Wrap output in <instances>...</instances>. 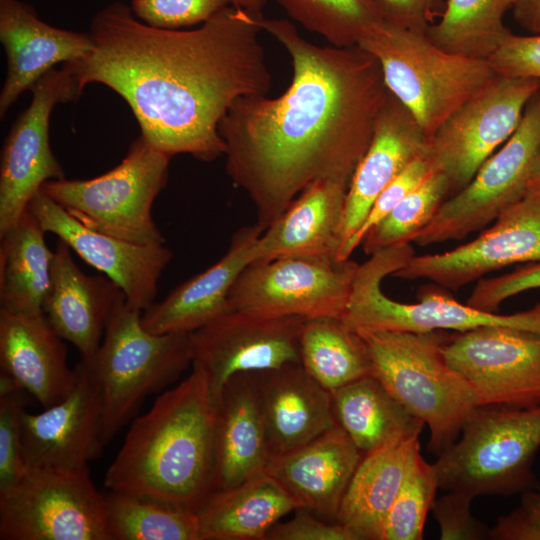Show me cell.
Listing matches in <instances>:
<instances>
[{"label": "cell", "instance_id": "6da1fadb", "mask_svg": "<svg viewBox=\"0 0 540 540\" xmlns=\"http://www.w3.org/2000/svg\"><path fill=\"white\" fill-rule=\"evenodd\" d=\"M286 49L290 85L238 98L219 124L226 171L264 231L316 180L350 184L389 95L378 60L359 46H319L286 19L260 18Z\"/></svg>", "mask_w": 540, "mask_h": 540}, {"label": "cell", "instance_id": "7a4b0ae2", "mask_svg": "<svg viewBox=\"0 0 540 540\" xmlns=\"http://www.w3.org/2000/svg\"><path fill=\"white\" fill-rule=\"evenodd\" d=\"M262 17L230 5L197 28L162 29L116 1L91 21L93 50L62 67L81 93L100 83L119 94L154 148L211 162L225 153L219 124L232 104L271 88Z\"/></svg>", "mask_w": 540, "mask_h": 540}, {"label": "cell", "instance_id": "3957f363", "mask_svg": "<svg viewBox=\"0 0 540 540\" xmlns=\"http://www.w3.org/2000/svg\"><path fill=\"white\" fill-rule=\"evenodd\" d=\"M191 367L186 378L131 421L106 470L108 490L194 512L211 492L217 404L205 372Z\"/></svg>", "mask_w": 540, "mask_h": 540}, {"label": "cell", "instance_id": "277c9868", "mask_svg": "<svg viewBox=\"0 0 540 540\" xmlns=\"http://www.w3.org/2000/svg\"><path fill=\"white\" fill-rule=\"evenodd\" d=\"M370 375L429 429L427 450L438 456L459 437L477 399L469 383L445 360L451 334L358 328Z\"/></svg>", "mask_w": 540, "mask_h": 540}, {"label": "cell", "instance_id": "5b68a950", "mask_svg": "<svg viewBox=\"0 0 540 540\" xmlns=\"http://www.w3.org/2000/svg\"><path fill=\"white\" fill-rule=\"evenodd\" d=\"M141 314L123 294L97 351L81 358L98 391L105 446L148 396L170 388L192 366L190 334L151 333L142 326Z\"/></svg>", "mask_w": 540, "mask_h": 540}, {"label": "cell", "instance_id": "8992f818", "mask_svg": "<svg viewBox=\"0 0 540 540\" xmlns=\"http://www.w3.org/2000/svg\"><path fill=\"white\" fill-rule=\"evenodd\" d=\"M357 46L378 60L388 90L429 139L457 108L498 76L488 60L447 52L426 33L386 21Z\"/></svg>", "mask_w": 540, "mask_h": 540}, {"label": "cell", "instance_id": "52a82bcc", "mask_svg": "<svg viewBox=\"0 0 540 540\" xmlns=\"http://www.w3.org/2000/svg\"><path fill=\"white\" fill-rule=\"evenodd\" d=\"M540 405H478L458 439L433 464L439 488L482 495L522 494L537 483Z\"/></svg>", "mask_w": 540, "mask_h": 540}, {"label": "cell", "instance_id": "ba28073f", "mask_svg": "<svg viewBox=\"0 0 540 540\" xmlns=\"http://www.w3.org/2000/svg\"><path fill=\"white\" fill-rule=\"evenodd\" d=\"M171 158L140 135L106 173L51 180L42 191L90 229L137 244H164L152 206L167 184Z\"/></svg>", "mask_w": 540, "mask_h": 540}, {"label": "cell", "instance_id": "9c48e42d", "mask_svg": "<svg viewBox=\"0 0 540 540\" xmlns=\"http://www.w3.org/2000/svg\"><path fill=\"white\" fill-rule=\"evenodd\" d=\"M414 254L410 244L390 247L373 253L359 265L341 318L347 326L421 333L507 326L540 334V302L524 311L499 314L460 303L431 289H422L415 303L389 298L382 291L383 280L401 269Z\"/></svg>", "mask_w": 540, "mask_h": 540}, {"label": "cell", "instance_id": "30bf717a", "mask_svg": "<svg viewBox=\"0 0 540 540\" xmlns=\"http://www.w3.org/2000/svg\"><path fill=\"white\" fill-rule=\"evenodd\" d=\"M104 499L89 469H26L0 491V540H110Z\"/></svg>", "mask_w": 540, "mask_h": 540}, {"label": "cell", "instance_id": "8fae6325", "mask_svg": "<svg viewBox=\"0 0 540 540\" xmlns=\"http://www.w3.org/2000/svg\"><path fill=\"white\" fill-rule=\"evenodd\" d=\"M539 145L540 89L527 104L515 132L463 189L444 201L414 242L425 247L461 240L494 221L526 194Z\"/></svg>", "mask_w": 540, "mask_h": 540}, {"label": "cell", "instance_id": "7c38bea8", "mask_svg": "<svg viewBox=\"0 0 540 540\" xmlns=\"http://www.w3.org/2000/svg\"><path fill=\"white\" fill-rule=\"evenodd\" d=\"M358 263L283 257L249 265L232 286L231 309L261 317L342 318Z\"/></svg>", "mask_w": 540, "mask_h": 540}, {"label": "cell", "instance_id": "4fadbf2b", "mask_svg": "<svg viewBox=\"0 0 540 540\" xmlns=\"http://www.w3.org/2000/svg\"><path fill=\"white\" fill-rule=\"evenodd\" d=\"M539 89L534 78L498 75L434 132L428 153L435 170L447 178L450 196L463 189L515 132Z\"/></svg>", "mask_w": 540, "mask_h": 540}, {"label": "cell", "instance_id": "5bb4252c", "mask_svg": "<svg viewBox=\"0 0 540 540\" xmlns=\"http://www.w3.org/2000/svg\"><path fill=\"white\" fill-rule=\"evenodd\" d=\"M31 91L32 101L14 122L1 152L0 235L19 221L46 182L65 178L50 146L49 120L55 105L76 100L81 92L63 67L47 72Z\"/></svg>", "mask_w": 540, "mask_h": 540}, {"label": "cell", "instance_id": "9a60e30c", "mask_svg": "<svg viewBox=\"0 0 540 540\" xmlns=\"http://www.w3.org/2000/svg\"><path fill=\"white\" fill-rule=\"evenodd\" d=\"M443 355L478 405H540V334L507 326L456 332Z\"/></svg>", "mask_w": 540, "mask_h": 540}, {"label": "cell", "instance_id": "2e32d148", "mask_svg": "<svg viewBox=\"0 0 540 540\" xmlns=\"http://www.w3.org/2000/svg\"><path fill=\"white\" fill-rule=\"evenodd\" d=\"M304 320L230 309L190 333L192 364L205 372L216 404L226 382L236 374L301 363Z\"/></svg>", "mask_w": 540, "mask_h": 540}, {"label": "cell", "instance_id": "e0dca14e", "mask_svg": "<svg viewBox=\"0 0 540 540\" xmlns=\"http://www.w3.org/2000/svg\"><path fill=\"white\" fill-rule=\"evenodd\" d=\"M540 262V192L527 191L474 240L449 251L416 255L392 276L427 279L458 290L516 263Z\"/></svg>", "mask_w": 540, "mask_h": 540}, {"label": "cell", "instance_id": "ac0fdd59", "mask_svg": "<svg viewBox=\"0 0 540 540\" xmlns=\"http://www.w3.org/2000/svg\"><path fill=\"white\" fill-rule=\"evenodd\" d=\"M28 210L46 233L56 235L84 262L116 283L132 306L143 311L155 302L158 281L173 258L164 244H137L90 229L42 189Z\"/></svg>", "mask_w": 540, "mask_h": 540}, {"label": "cell", "instance_id": "d6986e66", "mask_svg": "<svg viewBox=\"0 0 540 540\" xmlns=\"http://www.w3.org/2000/svg\"><path fill=\"white\" fill-rule=\"evenodd\" d=\"M78 380L60 402L21 418L22 459L26 469L86 470L102 453L103 423L96 385L80 360Z\"/></svg>", "mask_w": 540, "mask_h": 540}, {"label": "cell", "instance_id": "ffe728a7", "mask_svg": "<svg viewBox=\"0 0 540 540\" xmlns=\"http://www.w3.org/2000/svg\"><path fill=\"white\" fill-rule=\"evenodd\" d=\"M429 140L410 111L389 91L371 143L348 187L337 260L350 259V244L373 203L411 162L428 152Z\"/></svg>", "mask_w": 540, "mask_h": 540}, {"label": "cell", "instance_id": "44dd1931", "mask_svg": "<svg viewBox=\"0 0 540 540\" xmlns=\"http://www.w3.org/2000/svg\"><path fill=\"white\" fill-rule=\"evenodd\" d=\"M0 41L7 57L1 118L56 64L81 59L94 47L89 33L51 26L38 17L32 5L20 0H0Z\"/></svg>", "mask_w": 540, "mask_h": 540}, {"label": "cell", "instance_id": "7402d4cb", "mask_svg": "<svg viewBox=\"0 0 540 540\" xmlns=\"http://www.w3.org/2000/svg\"><path fill=\"white\" fill-rule=\"evenodd\" d=\"M362 458L349 436L336 425L296 449L271 456L265 472L282 485L298 508L336 522Z\"/></svg>", "mask_w": 540, "mask_h": 540}, {"label": "cell", "instance_id": "603a6c76", "mask_svg": "<svg viewBox=\"0 0 540 540\" xmlns=\"http://www.w3.org/2000/svg\"><path fill=\"white\" fill-rule=\"evenodd\" d=\"M71 252L58 239L43 313L55 332L71 343L82 359H89L100 346L113 309L124 293L104 274L84 273Z\"/></svg>", "mask_w": 540, "mask_h": 540}, {"label": "cell", "instance_id": "cb8c5ba5", "mask_svg": "<svg viewBox=\"0 0 540 540\" xmlns=\"http://www.w3.org/2000/svg\"><path fill=\"white\" fill-rule=\"evenodd\" d=\"M262 232L257 223L238 229L216 263L142 311V326L154 334H190L230 310L229 292L239 275L253 263L254 247Z\"/></svg>", "mask_w": 540, "mask_h": 540}, {"label": "cell", "instance_id": "d4e9b609", "mask_svg": "<svg viewBox=\"0 0 540 540\" xmlns=\"http://www.w3.org/2000/svg\"><path fill=\"white\" fill-rule=\"evenodd\" d=\"M251 373L271 456L296 449L337 425L331 392L301 363Z\"/></svg>", "mask_w": 540, "mask_h": 540}, {"label": "cell", "instance_id": "484cf974", "mask_svg": "<svg viewBox=\"0 0 540 540\" xmlns=\"http://www.w3.org/2000/svg\"><path fill=\"white\" fill-rule=\"evenodd\" d=\"M44 313L0 309V367L43 408L63 400L75 387L78 370L70 369L67 349Z\"/></svg>", "mask_w": 540, "mask_h": 540}, {"label": "cell", "instance_id": "4316f807", "mask_svg": "<svg viewBox=\"0 0 540 540\" xmlns=\"http://www.w3.org/2000/svg\"><path fill=\"white\" fill-rule=\"evenodd\" d=\"M348 187L332 179L307 185L262 232L252 264L283 257L337 260Z\"/></svg>", "mask_w": 540, "mask_h": 540}, {"label": "cell", "instance_id": "83f0119b", "mask_svg": "<svg viewBox=\"0 0 540 540\" xmlns=\"http://www.w3.org/2000/svg\"><path fill=\"white\" fill-rule=\"evenodd\" d=\"M270 457L252 373L236 374L217 403L211 491L264 473Z\"/></svg>", "mask_w": 540, "mask_h": 540}, {"label": "cell", "instance_id": "f1b7e54d", "mask_svg": "<svg viewBox=\"0 0 540 540\" xmlns=\"http://www.w3.org/2000/svg\"><path fill=\"white\" fill-rule=\"evenodd\" d=\"M297 508L282 485L264 472L208 494L196 510L200 540H265Z\"/></svg>", "mask_w": 540, "mask_h": 540}, {"label": "cell", "instance_id": "f546056e", "mask_svg": "<svg viewBox=\"0 0 540 540\" xmlns=\"http://www.w3.org/2000/svg\"><path fill=\"white\" fill-rule=\"evenodd\" d=\"M419 435L398 438L363 456L342 499L336 522L357 540H382L389 510Z\"/></svg>", "mask_w": 540, "mask_h": 540}, {"label": "cell", "instance_id": "4dcf8cb0", "mask_svg": "<svg viewBox=\"0 0 540 540\" xmlns=\"http://www.w3.org/2000/svg\"><path fill=\"white\" fill-rule=\"evenodd\" d=\"M338 426L363 456L409 435H420L425 424L404 408L372 375L331 392Z\"/></svg>", "mask_w": 540, "mask_h": 540}, {"label": "cell", "instance_id": "1f68e13d", "mask_svg": "<svg viewBox=\"0 0 540 540\" xmlns=\"http://www.w3.org/2000/svg\"><path fill=\"white\" fill-rule=\"evenodd\" d=\"M45 233L27 209L11 229L0 235V309L43 313L54 255Z\"/></svg>", "mask_w": 540, "mask_h": 540}, {"label": "cell", "instance_id": "d6a6232c", "mask_svg": "<svg viewBox=\"0 0 540 540\" xmlns=\"http://www.w3.org/2000/svg\"><path fill=\"white\" fill-rule=\"evenodd\" d=\"M300 360L306 372L330 392L370 375L362 339L341 318L325 316L304 320Z\"/></svg>", "mask_w": 540, "mask_h": 540}, {"label": "cell", "instance_id": "836d02e7", "mask_svg": "<svg viewBox=\"0 0 540 540\" xmlns=\"http://www.w3.org/2000/svg\"><path fill=\"white\" fill-rule=\"evenodd\" d=\"M514 0H446L426 34L447 52L487 60L511 33L504 24Z\"/></svg>", "mask_w": 540, "mask_h": 540}, {"label": "cell", "instance_id": "e575fe53", "mask_svg": "<svg viewBox=\"0 0 540 540\" xmlns=\"http://www.w3.org/2000/svg\"><path fill=\"white\" fill-rule=\"evenodd\" d=\"M104 512L110 540H200L196 512L153 498L109 490Z\"/></svg>", "mask_w": 540, "mask_h": 540}, {"label": "cell", "instance_id": "d590c367", "mask_svg": "<svg viewBox=\"0 0 540 540\" xmlns=\"http://www.w3.org/2000/svg\"><path fill=\"white\" fill-rule=\"evenodd\" d=\"M307 31L337 47L357 46L383 17L372 0H276Z\"/></svg>", "mask_w": 540, "mask_h": 540}, {"label": "cell", "instance_id": "8d00e7d4", "mask_svg": "<svg viewBox=\"0 0 540 540\" xmlns=\"http://www.w3.org/2000/svg\"><path fill=\"white\" fill-rule=\"evenodd\" d=\"M449 197L447 178L435 170L366 232L360 246L370 256L386 248L414 242Z\"/></svg>", "mask_w": 540, "mask_h": 540}, {"label": "cell", "instance_id": "74e56055", "mask_svg": "<svg viewBox=\"0 0 540 540\" xmlns=\"http://www.w3.org/2000/svg\"><path fill=\"white\" fill-rule=\"evenodd\" d=\"M439 489L432 463L418 444L409 457L399 491L386 518L382 540H421L427 514Z\"/></svg>", "mask_w": 540, "mask_h": 540}, {"label": "cell", "instance_id": "f35d334b", "mask_svg": "<svg viewBox=\"0 0 540 540\" xmlns=\"http://www.w3.org/2000/svg\"><path fill=\"white\" fill-rule=\"evenodd\" d=\"M230 5L231 0H132L130 8L147 25L182 29L202 24Z\"/></svg>", "mask_w": 540, "mask_h": 540}, {"label": "cell", "instance_id": "ab89813d", "mask_svg": "<svg viewBox=\"0 0 540 540\" xmlns=\"http://www.w3.org/2000/svg\"><path fill=\"white\" fill-rule=\"evenodd\" d=\"M22 389L0 396V491L14 485L24 474L21 418L28 404Z\"/></svg>", "mask_w": 540, "mask_h": 540}, {"label": "cell", "instance_id": "60d3db41", "mask_svg": "<svg viewBox=\"0 0 540 540\" xmlns=\"http://www.w3.org/2000/svg\"><path fill=\"white\" fill-rule=\"evenodd\" d=\"M471 496L447 491L435 498L431 511L439 525L441 540L491 539L490 527L475 518L471 512Z\"/></svg>", "mask_w": 540, "mask_h": 540}, {"label": "cell", "instance_id": "b9f144b4", "mask_svg": "<svg viewBox=\"0 0 540 540\" xmlns=\"http://www.w3.org/2000/svg\"><path fill=\"white\" fill-rule=\"evenodd\" d=\"M435 171L429 153H425L413 162L396 177L377 197L373 203L362 227L352 240L350 254L360 246L366 232L382 218H384L405 196L419 186Z\"/></svg>", "mask_w": 540, "mask_h": 540}, {"label": "cell", "instance_id": "7bdbcfd3", "mask_svg": "<svg viewBox=\"0 0 540 540\" xmlns=\"http://www.w3.org/2000/svg\"><path fill=\"white\" fill-rule=\"evenodd\" d=\"M537 288H540V262L497 277L479 279L466 303L480 310L498 312L508 298Z\"/></svg>", "mask_w": 540, "mask_h": 540}, {"label": "cell", "instance_id": "ee69618b", "mask_svg": "<svg viewBox=\"0 0 540 540\" xmlns=\"http://www.w3.org/2000/svg\"><path fill=\"white\" fill-rule=\"evenodd\" d=\"M487 60L500 76L534 78L540 85V34L511 32Z\"/></svg>", "mask_w": 540, "mask_h": 540}, {"label": "cell", "instance_id": "f6af8a7d", "mask_svg": "<svg viewBox=\"0 0 540 540\" xmlns=\"http://www.w3.org/2000/svg\"><path fill=\"white\" fill-rule=\"evenodd\" d=\"M493 540H540V481L521 494L519 505L490 527Z\"/></svg>", "mask_w": 540, "mask_h": 540}, {"label": "cell", "instance_id": "bcb514c9", "mask_svg": "<svg viewBox=\"0 0 540 540\" xmlns=\"http://www.w3.org/2000/svg\"><path fill=\"white\" fill-rule=\"evenodd\" d=\"M265 540H357L356 536L338 522L322 520L312 512L297 508L294 516L285 522H277L267 533Z\"/></svg>", "mask_w": 540, "mask_h": 540}, {"label": "cell", "instance_id": "7dc6e473", "mask_svg": "<svg viewBox=\"0 0 540 540\" xmlns=\"http://www.w3.org/2000/svg\"><path fill=\"white\" fill-rule=\"evenodd\" d=\"M383 20L420 33L442 16L446 0H372Z\"/></svg>", "mask_w": 540, "mask_h": 540}, {"label": "cell", "instance_id": "c3c4849f", "mask_svg": "<svg viewBox=\"0 0 540 540\" xmlns=\"http://www.w3.org/2000/svg\"><path fill=\"white\" fill-rule=\"evenodd\" d=\"M515 21L529 34H540V0H514Z\"/></svg>", "mask_w": 540, "mask_h": 540}, {"label": "cell", "instance_id": "681fc988", "mask_svg": "<svg viewBox=\"0 0 540 540\" xmlns=\"http://www.w3.org/2000/svg\"><path fill=\"white\" fill-rule=\"evenodd\" d=\"M268 0H231L232 6L241 8L256 16H263L262 12Z\"/></svg>", "mask_w": 540, "mask_h": 540}, {"label": "cell", "instance_id": "f907efd6", "mask_svg": "<svg viewBox=\"0 0 540 540\" xmlns=\"http://www.w3.org/2000/svg\"><path fill=\"white\" fill-rule=\"evenodd\" d=\"M527 191L540 192V145L534 160Z\"/></svg>", "mask_w": 540, "mask_h": 540}]
</instances>
